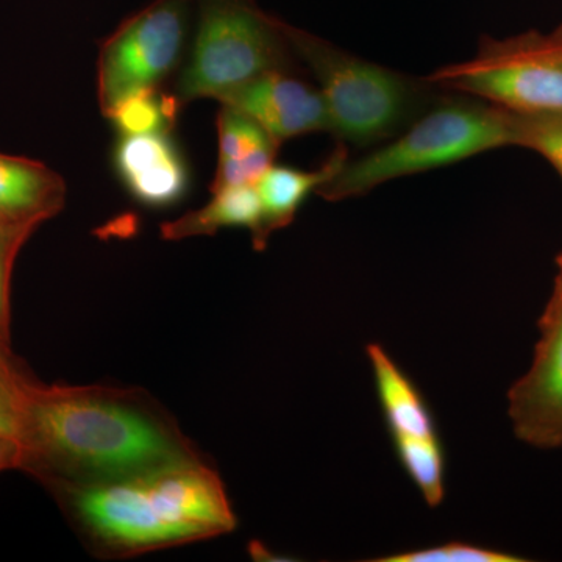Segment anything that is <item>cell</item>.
I'll list each match as a JSON object with an SVG mask.
<instances>
[{"mask_svg":"<svg viewBox=\"0 0 562 562\" xmlns=\"http://www.w3.org/2000/svg\"><path fill=\"white\" fill-rule=\"evenodd\" d=\"M25 442L77 483L138 479L198 461L158 417L102 387L31 392Z\"/></svg>","mask_w":562,"mask_h":562,"instance_id":"1","label":"cell"},{"mask_svg":"<svg viewBox=\"0 0 562 562\" xmlns=\"http://www.w3.org/2000/svg\"><path fill=\"white\" fill-rule=\"evenodd\" d=\"M505 146H517L516 114L484 101L452 99L428 111L397 139L358 160H347L317 194L330 202L357 198L386 181Z\"/></svg>","mask_w":562,"mask_h":562,"instance_id":"2","label":"cell"},{"mask_svg":"<svg viewBox=\"0 0 562 562\" xmlns=\"http://www.w3.org/2000/svg\"><path fill=\"white\" fill-rule=\"evenodd\" d=\"M292 54L319 83L330 132L366 147L391 138L419 110L424 92L408 77L347 54L328 41L280 21Z\"/></svg>","mask_w":562,"mask_h":562,"instance_id":"3","label":"cell"},{"mask_svg":"<svg viewBox=\"0 0 562 562\" xmlns=\"http://www.w3.org/2000/svg\"><path fill=\"white\" fill-rule=\"evenodd\" d=\"M198 27L177 81L180 106L195 99L221 101L269 70H291V47L280 20L254 0H194Z\"/></svg>","mask_w":562,"mask_h":562,"instance_id":"4","label":"cell"},{"mask_svg":"<svg viewBox=\"0 0 562 562\" xmlns=\"http://www.w3.org/2000/svg\"><path fill=\"white\" fill-rule=\"evenodd\" d=\"M519 116L562 114V27L509 40H484L479 54L425 79Z\"/></svg>","mask_w":562,"mask_h":562,"instance_id":"5","label":"cell"},{"mask_svg":"<svg viewBox=\"0 0 562 562\" xmlns=\"http://www.w3.org/2000/svg\"><path fill=\"white\" fill-rule=\"evenodd\" d=\"M194 0H155L103 41L98 99L103 116L135 92L158 90L183 58Z\"/></svg>","mask_w":562,"mask_h":562,"instance_id":"6","label":"cell"},{"mask_svg":"<svg viewBox=\"0 0 562 562\" xmlns=\"http://www.w3.org/2000/svg\"><path fill=\"white\" fill-rule=\"evenodd\" d=\"M77 517L95 541L121 552H147L190 542L151 491L146 476L69 484Z\"/></svg>","mask_w":562,"mask_h":562,"instance_id":"7","label":"cell"},{"mask_svg":"<svg viewBox=\"0 0 562 562\" xmlns=\"http://www.w3.org/2000/svg\"><path fill=\"white\" fill-rule=\"evenodd\" d=\"M539 331L530 369L509 391L508 413L520 441L558 449L562 447V297L554 292Z\"/></svg>","mask_w":562,"mask_h":562,"instance_id":"8","label":"cell"},{"mask_svg":"<svg viewBox=\"0 0 562 562\" xmlns=\"http://www.w3.org/2000/svg\"><path fill=\"white\" fill-rule=\"evenodd\" d=\"M220 102L258 122L280 143L310 133L330 132L324 95L291 76V70H269Z\"/></svg>","mask_w":562,"mask_h":562,"instance_id":"9","label":"cell"},{"mask_svg":"<svg viewBox=\"0 0 562 562\" xmlns=\"http://www.w3.org/2000/svg\"><path fill=\"white\" fill-rule=\"evenodd\" d=\"M113 166L132 198L151 209L181 201L190 187V171L169 132L121 135Z\"/></svg>","mask_w":562,"mask_h":562,"instance_id":"10","label":"cell"},{"mask_svg":"<svg viewBox=\"0 0 562 562\" xmlns=\"http://www.w3.org/2000/svg\"><path fill=\"white\" fill-rule=\"evenodd\" d=\"M66 183L44 162L0 154V221L36 228L60 213Z\"/></svg>","mask_w":562,"mask_h":562,"instance_id":"11","label":"cell"},{"mask_svg":"<svg viewBox=\"0 0 562 562\" xmlns=\"http://www.w3.org/2000/svg\"><path fill=\"white\" fill-rule=\"evenodd\" d=\"M220 162L211 192L228 187L257 184L276 161L280 140L241 111L222 105L217 116Z\"/></svg>","mask_w":562,"mask_h":562,"instance_id":"12","label":"cell"},{"mask_svg":"<svg viewBox=\"0 0 562 562\" xmlns=\"http://www.w3.org/2000/svg\"><path fill=\"white\" fill-rule=\"evenodd\" d=\"M225 227H244L251 232L255 247L265 249V213L255 184L221 188L201 210L161 225L162 238L180 241L191 236L213 235Z\"/></svg>","mask_w":562,"mask_h":562,"instance_id":"13","label":"cell"},{"mask_svg":"<svg viewBox=\"0 0 562 562\" xmlns=\"http://www.w3.org/2000/svg\"><path fill=\"white\" fill-rule=\"evenodd\" d=\"M349 160V150L346 144L339 143L316 171H302L290 166L272 165L260 180L257 181V191L265 213V236H269L280 228L288 227L303 202L312 192H317L336 176Z\"/></svg>","mask_w":562,"mask_h":562,"instance_id":"14","label":"cell"},{"mask_svg":"<svg viewBox=\"0 0 562 562\" xmlns=\"http://www.w3.org/2000/svg\"><path fill=\"white\" fill-rule=\"evenodd\" d=\"M368 357L391 435H438L427 402L383 347L371 344Z\"/></svg>","mask_w":562,"mask_h":562,"instance_id":"15","label":"cell"},{"mask_svg":"<svg viewBox=\"0 0 562 562\" xmlns=\"http://www.w3.org/2000/svg\"><path fill=\"white\" fill-rule=\"evenodd\" d=\"M394 447L403 469L420 491L422 497L430 508L441 505L446 487H443V453L438 435L408 436L392 435Z\"/></svg>","mask_w":562,"mask_h":562,"instance_id":"16","label":"cell"},{"mask_svg":"<svg viewBox=\"0 0 562 562\" xmlns=\"http://www.w3.org/2000/svg\"><path fill=\"white\" fill-rule=\"evenodd\" d=\"M179 106L176 98L146 90L122 99L105 117L121 135H149L171 131Z\"/></svg>","mask_w":562,"mask_h":562,"instance_id":"17","label":"cell"},{"mask_svg":"<svg viewBox=\"0 0 562 562\" xmlns=\"http://www.w3.org/2000/svg\"><path fill=\"white\" fill-rule=\"evenodd\" d=\"M516 121L517 146L538 151L560 172L562 179V114H547V116L516 114Z\"/></svg>","mask_w":562,"mask_h":562,"instance_id":"18","label":"cell"},{"mask_svg":"<svg viewBox=\"0 0 562 562\" xmlns=\"http://www.w3.org/2000/svg\"><path fill=\"white\" fill-rule=\"evenodd\" d=\"M379 562H520L524 558L465 542L412 550L380 558Z\"/></svg>","mask_w":562,"mask_h":562,"instance_id":"19","label":"cell"},{"mask_svg":"<svg viewBox=\"0 0 562 562\" xmlns=\"http://www.w3.org/2000/svg\"><path fill=\"white\" fill-rule=\"evenodd\" d=\"M35 228L0 221V342L7 336L11 269L22 244Z\"/></svg>","mask_w":562,"mask_h":562,"instance_id":"20","label":"cell"},{"mask_svg":"<svg viewBox=\"0 0 562 562\" xmlns=\"http://www.w3.org/2000/svg\"><path fill=\"white\" fill-rule=\"evenodd\" d=\"M29 394L7 371L0 372V436L25 441Z\"/></svg>","mask_w":562,"mask_h":562,"instance_id":"21","label":"cell"},{"mask_svg":"<svg viewBox=\"0 0 562 562\" xmlns=\"http://www.w3.org/2000/svg\"><path fill=\"white\" fill-rule=\"evenodd\" d=\"M31 457V446L24 439L0 436V471L20 468Z\"/></svg>","mask_w":562,"mask_h":562,"instance_id":"22","label":"cell"},{"mask_svg":"<svg viewBox=\"0 0 562 562\" xmlns=\"http://www.w3.org/2000/svg\"><path fill=\"white\" fill-rule=\"evenodd\" d=\"M558 276L557 283H554V294L561 295L562 297V254L558 257Z\"/></svg>","mask_w":562,"mask_h":562,"instance_id":"23","label":"cell"},{"mask_svg":"<svg viewBox=\"0 0 562 562\" xmlns=\"http://www.w3.org/2000/svg\"><path fill=\"white\" fill-rule=\"evenodd\" d=\"M5 371V369L2 368V366H0V372H3Z\"/></svg>","mask_w":562,"mask_h":562,"instance_id":"24","label":"cell"}]
</instances>
